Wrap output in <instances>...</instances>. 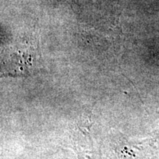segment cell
Here are the masks:
<instances>
[{"instance_id": "cell-1", "label": "cell", "mask_w": 159, "mask_h": 159, "mask_svg": "<svg viewBox=\"0 0 159 159\" xmlns=\"http://www.w3.org/2000/svg\"><path fill=\"white\" fill-rule=\"evenodd\" d=\"M68 146L77 159H99L100 153L91 135V123L77 122L69 130Z\"/></svg>"}]
</instances>
